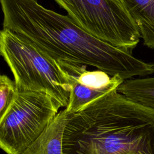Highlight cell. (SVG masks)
Wrapping results in <instances>:
<instances>
[{
  "mask_svg": "<svg viewBox=\"0 0 154 154\" xmlns=\"http://www.w3.org/2000/svg\"><path fill=\"white\" fill-rule=\"evenodd\" d=\"M3 28L25 38L58 61L90 66L124 81L154 73V63L135 58L91 34L68 15L35 0H0Z\"/></svg>",
  "mask_w": 154,
  "mask_h": 154,
  "instance_id": "6da1fadb",
  "label": "cell"
},
{
  "mask_svg": "<svg viewBox=\"0 0 154 154\" xmlns=\"http://www.w3.org/2000/svg\"><path fill=\"white\" fill-rule=\"evenodd\" d=\"M64 154H154V108L114 90L67 114Z\"/></svg>",
  "mask_w": 154,
  "mask_h": 154,
  "instance_id": "7a4b0ae2",
  "label": "cell"
},
{
  "mask_svg": "<svg viewBox=\"0 0 154 154\" xmlns=\"http://www.w3.org/2000/svg\"><path fill=\"white\" fill-rule=\"evenodd\" d=\"M0 54L12 72L18 91L44 92L61 108H66L71 86L65 70L25 38L3 28Z\"/></svg>",
  "mask_w": 154,
  "mask_h": 154,
  "instance_id": "3957f363",
  "label": "cell"
},
{
  "mask_svg": "<svg viewBox=\"0 0 154 154\" xmlns=\"http://www.w3.org/2000/svg\"><path fill=\"white\" fill-rule=\"evenodd\" d=\"M60 107L48 94L17 91L0 118V146L7 154H21L45 131Z\"/></svg>",
  "mask_w": 154,
  "mask_h": 154,
  "instance_id": "277c9868",
  "label": "cell"
},
{
  "mask_svg": "<svg viewBox=\"0 0 154 154\" xmlns=\"http://www.w3.org/2000/svg\"><path fill=\"white\" fill-rule=\"evenodd\" d=\"M79 26L98 38L132 52L139 29L122 3L116 0H54Z\"/></svg>",
  "mask_w": 154,
  "mask_h": 154,
  "instance_id": "5b68a950",
  "label": "cell"
},
{
  "mask_svg": "<svg viewBox=\"0 0 154 154\" xmlns=\"http://www.w3.org/2000/svg\"><path fill=\"white\" fill-rule=\"evenodd\" d=\"M66 72L71 86L67 114L78 112L92 102L117 90L124 80L119 75L110 76L103 71H90L87 66L58 61Z\"/></svg>",
  "mask_w": 154,
  "mask_h": 154,
  "instance_id": "8992f818",
  "label": "cell"
},
{
  "mask_svg": "<svg viewBox=\"0 0 154 154\" xmlns=\"http://www.w3.org/2000/svg\"><path fill=\"white\" fill-rule=\"evenodd\" d=\"M66 121L64 109L58 112L42 134L21 154H64L63 137Z\"/></svg>",
  "mask_w": 154,
  "mask_h": 154,
  "instance_id": "52a82bcc",
  "label": "cell"
},
{
  "mask_svg": "<svg viewBox=\"0 0 154 154\" xmlns=\"http://www.w3.org/2000/svg\"><path fill=\"white\" fill-rule=\"evenodd\" d=\"M136 23L143 44L154 50V0H122Z\"/></svg>",
  "mask_w": 154,
  "mask_h": 154,
  "instance_id": "ba28073f",
  "label": "cell"
},
{
  "mask_svg": "<svg viewBox=\"0 0 154 154\" xmlns=\"http://www.w3.org/2000/svg\"><path fill=\"white\" fill-rule=\"evenodd\" d=\"M117 91L137 103L154 108V77L125 80Z\"/></svg>",
  "mask_w": 154,
  "mask_h": 154,
  "instance_id": "9c48e42d",
  "label": "cell"
},
{
  "mask_svg": "<svg viewBox=\"0 0 154 154\" xmlns=\"http://www.w3.org/2000/svg\"><path fill=\"white\" fill-rule=\"evenodd\" d=\"M17 91L15 81L5 75H1L0 76V118L7 111Z\"/></svg>",
  "mask_w": 154,
  "mask_h": 154,
  "instance_id": "30bf717a",
  "label": "cell"
},
{
  "mask_svg": "<svg viewBox=\"0 0 154 154\" xmlns=\"http://www.w3.org/2000/svg\"><path fill=\"white\" fill-rule=\"evenodd\" d=\"M116 1H118L119 2H120V3H122V4H123V2H122V0H116Z\"/></svg>",
  "mask_w": 154,
  "mask_h": 154,
  "instance_id": "8fae6325",
  "label": "cell"
},
{
  "mask_svg": "<svg viewBox=\"0 0 154 154\" xmlns=\"http://www.w3.org/2000/svg\"><path fill=\"white\" fill-rule=\"evenodd\" d=\"M35 1H37V0H35Z\"/></svg>",
  "mask_w": 154,
  "mask_h": 154,
  "instance_id": "7c38bea8",
  "label": "cell"
}]
</instances>
